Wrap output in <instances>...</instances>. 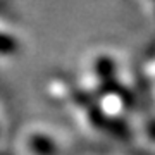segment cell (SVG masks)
<instances>
[{"mask_svg":"<svg viewBox=\"0 0 155 155\" xmlns=\"http://www.w3.org/2000/svg\"><path fill=\"white\" fill-rule=\"evenodd\" d=\"M12 50H16V43L9 36L0 35V52H12Z\"/></svg>","mask_w":155,"mask_h":155,"instance_id":"6da1fadb","label":"cell"}]
</instances>
